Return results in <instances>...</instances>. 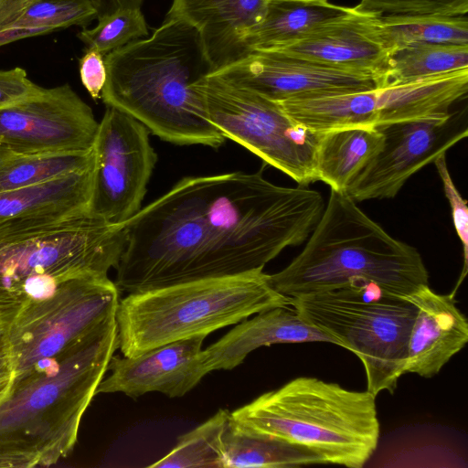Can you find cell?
Wrapping results in <instances>:
<instances>
[{"label": "cell", "mask_w": 468, "mask_h": 468, "mask_svg": "<svg viewBox=\"0 0 468 468\" xmlns=\"http://www.w3.org/2000/svg\"><path fill=\"white\" fill-rule=\"evenodd\" d=\"M148 35L141 8L120 9L101 19L92 28H83L77 34L86 49H95L102 56Z\"/></svg>", "instance_id": "30"}, {"label": "cell", "mask_w": 468, "mask_h": 468, "mask_svg": "<svg viewBox=\"0 0 468 468\" xmlns=\"http://www.w3.org/2000/svg\"><path fill=\"white\" fill-rule=\"evenodd\" d=\"M204 336L171 342L134 356L111 358L96 395L121 392L136 399L149 392L183 397L207 374L201 359Z\"/></svg>", "instance_id": "16"}, {"label": "cell", "mask_w": 468, "mask_h": 468, "mask_svg": "<svg viewBox=\"0 0 468 468\" xmlns=\"http://www.w3.org/2000/svg\"><path fill=\"white\" fill-rule=\"evenodd\" d=\"M467 91L468 68L377 88V127L447 117Z\"/></svg>", "instance_id": "20"}, {"label": "cell", "mask_w": 468, "mask_h": 468, "mask_svg": "<svg viewBox=\"0 0 468 468\" xmlns=\"http://www.w3.org/2000/svg\"><path fill=\"white\" fill-rule=\"evenodd\" d=\"M14 379V368L9 352L0 356V402L5 398Z\"/></svg>", "instance_id": "36"}, {"label": "cell", "mask_w": 468, "mask_h": 468, "mask_svg": "<svg viewBox=\"0 0 468 468\" xmlns=\"http://www.w3.org/2000/svg\"><path fill=\"white\" fill-rule=\"evenodd\" d=\"M359 11L384 16H455L468 12V0H360Z\"/></svg>", "instance_id": "31"}, {"label": "cell", "mask_w": 468, "mask_h": 468, "mask_svg": "<svg viewBox=\"0 0 468 468\" xmlns=\"http://www.w3.org/2000/svg\"><path fill=\"white\" fill-rule=\"evenodd\" d=\"M196 183L206 250L222 276L263 270L304 242L325 207L319 192L274 185L261 171L196 176Z\"/></svg>", "instance_id": "3"}, {"label": "cell", "mask_w": 468, "mask_h": 468, "mask_svg": "<svg viewBox=\"0 0 468 468\" xmlns=\"http://www.w3.org/2000/svg\"><path fill=\"white\" fill-rule=\"evenodd\" d=\"M437 172L441 179L443 191L452 211V223L455 231L460 239L463 255V270L460 277L458 284L463 281L468 265V207L467 201L463 199L457 190L452 176L450 175L446 154H441L433 161Z\"/></svg>", "instance_id": "32"}, {"label": "cell", "mask_w": 468, "mask_h": 468, "mask_svg": "<svg viewBox=\"0 0 468 468\" xmlns=\"http://www.w3.org/2000/svg\"><path fill=\"white\" fill-rule=\"evenodd\" d=\"M230 412L218 410L205 422L178 437L175 447L151 468H224L223 435Z\"/></svg>", "instance_id": "29"}, {"label": "cell", "mask_w": 468, "mask_h": 468, "mask_svg": "<svg viewBox=\"0 0 468 468\" xmlns=\"http://www.w3.org/2000/svg\"><path fill=\"white\" fill-rule=\"evenodd\" d=\"M120 290L108 276L85 275L20 312L8 326L14 378L51 359L114 318Z\"/></svg>", "instance_id": "10"}, {"label": "cell", "mask_w": 468, "mask_h": 468, "mask_svg": "<svg viewBox=\"0 0 468 468\" xmlns=\"http://www.w3.org/2000/svg\"><path fill=\"white\" fill-rule=\"evenodd\" d=\"M417 308L408 345L406 373L430 378L468 341V322L452 294H439L429 284L405 296Z\"/></svg>", "instance_id": "17"}, {"label": "cell", "mask_w": 468, "mask_h": 468, "mask_svg": "<svg viewBox=\"0 0 468 468\" xmlns=\"http://www.w3.org/2000/svg\"><path fill=\"white\" fill-rule=\"evenodd\" d=\"M97 19L90 0H0V31L24 29L36 36Z\"/></svg>", "instance_id": "25"}, {"label": "cell", "mask_w": 468, "mask_h": 468, "mask_svg": "<svg viewBox=\"0 0 468 468\" xmlns=\"http://www.w3.org/2000/svg\"><path fill=\"white\" fill-rule=\"evenodd\" d=\"M126 244L124 225L87 212L0 222V320L85 275L108 276Z\"/></svg>", "instance_id": "5"}, {"label": "cell", "mask_w": 468, "mask_h": 468, "mask_svg": "<svg viewBox=\"0 0 468 468\" xmlns=\"http://www.w3.org/2000/svg\"><path fill=\"white\" fill-rule=\"evenodd\" d=\"M36 37L32 31L24 29H11L0 31V47L17 41L19 39Z\"/></svg>", "instance_id": "37"}, {"label": "cell", "mask_w": 468, "mask_h": 468, "mask_svg": "<svg viewBox=\"0 0 468 468\" xmlns=\"http://www.w3.org/2000/svg\"><path fill=\"white\" fill-rule=\"evenodd\" d=\"M80 76L90 97L94 101L101 99L107 79L104 56L95 49H85L80 58Z\"/></svg>", "instance_id": "34"}, {"label": "cell", "mask_w": 468, "mask_h": 468, "mask_svg": "<svg viewBox=\"0 0 468 468\" xmlns=\"http://www.w3.org/2000/svg\"><path fill=\"white\" fill-rule=\"evenodd\" d=\"M107 79L101 99L176 144L218 148L226 138L209 121L195 83L212 72L200 35L166 16L145 38L104 56Z\"/></svg>", "instance_id": "1"}, {"label": "cell", "mask_w": 468, "mask_h": 468, "mask_svg": "<svg viewBox=\"0 0 468 468\" xmlns=\"http://www.w3.org/2000/svg\"><path fill=\"white\" fill-rule=\"evenodd\" d=\"M93 170L94 165L37 185L0 193V222L89 211Z\"/></svg>", "instance_id": "21"}, {"label": "cell", "mask_w": 468, "mask_h": 468, "mask_svg": "<svg viewBox=\"0 0 468 468\" xmlns=\"http://www.w3.org/2000/svg\"><path fill=\"white\" fill-rule=\"evenodd\" d=\"M224 468H281L322 463L306 449L243 430L231 421L223 435Z\"/></svg>", "instance_id": "24"}, {"label": "cell", "mask_w": 468, "mask_h": 468, "mask_svg": "<svg viewBox=\"0 0 468 468\" xmlns=\"http://www.w3.org/2000/svg\"><path fill=\"white\" fill-rule=\"evenodd\" d=\"M384 135L378 127H349L320 133L315 152L316 180L345 193L381 151Z\"/></svg>", "instance_id": "22"}, {"label": "cell", "mask_w": 468, "mask_h": 468, "mask_svg": "<svg viewBox=\"0 0 468 468\" xmlns=\"http://www.w3.org/2000/svg\"><path fill=\"white\" fill-rule=\"evenodd\" d=\"M378 128L384 145L346 192L356 202L394 197L410 177L468 135L453 113Z\"/></svg>", "instance_id": "13"}, {"label": "cell", "mask_w": 468, "mask_h": 468, "mask_svg": "<svg viewBox=\"0 0 468 468\" xmlns=\"http://www.w3.org/2000/svg\"><path fill=\"white\" fill-rule=\"evenodd\" d=\"M209 74L274 101L381 86L380 80L373 75L313 62L274 49L250 50Z\"/></svg>", "instance_id": "14"}, {"label": "cell", "mask_w": 468, "mask_h": 468, "mask_svg": "<svg viewBox=\"0 0 468 468\" xmlns=\"http://www.w3.org/2000/svg\"><path fill=\"white\" fill-rule=\"evenodd\" d=\"M352 9L328 0H268L263 18L245 35L243 46L247 52L280 47Z\"/></svg>", "instance_id": "23"}, {"label": "cell", "mask_w": 468, "mask_h": 468, "mask_svg": "<svg viewBox=\"0 0 468 468\" xmlns=\"http://www.w3.org/2000/svg\"><path fill=\"white\" fill-rule=\"evenodd\" d=\"M386 46L394 51L413 44L468 45L467 15L455 16H377Z\"/></svg>", "instance_id": "27"}, {"label": "cell", "mask_w": 468, "mask_h": 468, "mask_svg": "<svg viewBox=\"0 0 468 468\" xmlns=\"http://www.w3.org/2000/svg\"><path fill=\"white\" fill-rule=\"evenodd\" d=\"M310 342L341 346L338 340L305 322L291 306L275 307L238 323L219 340L202 349L201 359L208 374L235 368L250 353L261 346Z\"/></svg>", "instance_id": "18"}, {"label": "cell", "mask_w": 468, "mask_h": 468, "mask_svg": "<svg viewBox=\"0 0 468 468\" xmlns=\"http://www.w3.org/2000/svg\"><path fill=\"white\" fill-rule=\"evenodd\" d=\"M209 121L238 143L300 186L315 182L320 133L288 115L279 102L207 74L195 83Z\"/></svg>", "instance_id": "9"}, {"label": "cell", "mask_w": 468, "mask_h": 468, "mask_svg": "<svg viewBox=\"0 0 468 468\" xmlns=\"http://www.w3.org/2000/svg\"><path fill=\"white\" fill-rule=\"evenodd\" d=\"M9 324L0 320V356L9 352Z\"/></svg>", "instance_id": "38"}, {"label": "cell", "mask_w": 468, "mask_h": 468, "mask_svg": "<svg viewBox=\"0 0 468 468\" xmlns=\"http://www.w3.org/2000/svg\"><path fill=\"white\" fill-rule=\"evenodd\" d=\"M269 282L289 298L358 282L408 296L429 284V273L416 248L390 236L346 192L331 189L305 247Z\"/></svg>", "instance_id": "4"}, {"label": "cell", "mask_w": 468, "mask_h": 468, "mask_svg": "<svg viewBox=\"0 0 468 468\" xmlns=\"http://www.w3.org/2000/svg\"><path fill=\"white\" fill-rule=\"evenodd\" d=\"M93 165V147L41 154L0 152V193L37 185Z\"/></svg>", "instance_id": "26"}, {"label": "cell", "mask_w": 468, "mask_h": 468, "mask_svg": "<svg viewBox=\"0 0 468 468\" xmlns=\"http://www.w3.org/2000/svg\"><path fill=\"white\" fill-rule=\"evenodd\" d=\"M99 122L91 108L66 83L42 88L0 108V152L41 154L87 151Z\"/></svg>", "instance_id": "12"}, {"label": "cell", "mask_w": 468, "mask_h": 468, "mask_svg": "<svg viewBox=\"0 0 468 468\" xmlns=\"http://www.w3.org/2000/svg\"><path fill=\"white\" fill-rule=\"evenodd\" d=\"M238 427L308 450L322 464L361 468L380 435L376 396L299 377L230 412Z\"/></svg>", "instance_id": "6"}, {"label": "cell", "mask_w": 468, "mask_h": 468, "mask_svg": "<svg viewBox=\"0 0 468 468\" xmlns=\"http://www.w3.org/2000/svg\"><path fill=\"white\" fill-rule=\"evenodd\" d=\"M97 13V20L120 9L141 8L144 0H90Z\"/></svg>", "instance_id": "35"}, {"label": "cell", "mask_w": 468, "mask_h": 468, "mask_svg": "<svg viewBox=\"0 0 468 468\" xmlns=\"http://www.w3.org/2000/svg\"><path fill=\"white\" fill-rule=\"evenodd\" d=\"M118 348L112 318L60 355L14 378L0 402V467L50 466L67 457Z\"/></svg>", "instance_id": "2"}, {"label": "cell", "mask_w": 468, "mask_h": 468, "mask_svg": "<svg viewBox=\"0 0 468 468\" xmlns=\"http://www.w3.org/2000/svg\"><path fill=\"white\" fill-rule=\"evenodd\" d=\"M40 86L34 83L27 71L16 67L0 70V108L37 92Z\"/></svg>", "instance_id": "33"}, {"label": "cell", "mask_w": 468, "mask_h": 468, "mask_svg": "<svg viewBox=\"0 0 468 468\" xmlns=\"http://www.w3.org/2000/svg\"><path fill=\"white\" fill-rule=\"evenodd\" d=\"M377 15L355 6L298 38L270 48L313 62L367 73L384 85L391 50L377 25ZM262 50V49H261Z\"/></svg>", "instance_id": "15"}, {"label": "cell", "mask_w": 468, "mask_h": 468, "mask_svg": "<svg viewBox=\"0 0 468 468\" xmlns=\"http://www.w3.org/2000/svg\"><path fill=\"white\" fill-rule=\"evenodd\" d=\"M287 306L289 297L272 288L263 270L129 293L116 312L118 348L134 356Z\"/></svg>", "instance_id": "7"}, {"label": "cell", "mask_w": 468, "mask_h": 468, "mask_svg": "<svg viewBox=\"0 0 468 468\" xmlns=\"http://www.w3.org/2000/svg\"><path fill=\"white\" fill-rule=\"evenodd\" d=\"M305 322L338 340L361 360L367 390L393 393L405 374L416 306L370 282L289 298Z\"/></svg>", "instance_id": "8"}, {"label": "cell", "mask_w": 468, "mask_h": 468, "mask_svg": "<svg viewBox=\"0 0 468 468\" xmlns=\"http://www.w3.org/2000/svg\"><path fill=\"white\" fill-rule=\"evenodd\" d=\"M468 68V45L413 44L394 51L381 87Z\"/></svg>", "instance_id": "28"}, {"label": "cell", "mask_w": 468, "mask_h": 468, "mask_svg": "<svg viewBox=\"0 0 468 468\" xmlns=\"http://www.w3.org/2000/svg\"><path fill=\"white\" fill-rule=\"evenodd\" d=\"M304 1H327V0H304Z\"/></svg>", "instance_id": "39"}, {"label": "cell", "mask_w": 468, "mask_h": 468, "mask_svg": "<svg viewBox=\"0 0 468 468\" xmlns=\"http://www.w3.org/2000/svg\"><path fill=\"white\" fill-rule=\"evenodd\" d=\"M90 213L123 225L141 208L157 161L149 130L133 116L107 106L93 144Z\"/></svg>", "instance_id": "11"}, {"label": "cell", "mask_w": 468, "mask_h": 468, "mask_svg": "<svg viewBox=\"0 0 468 468\" xmlns=\"http://www.w3.org/2000/svg\"><path fill=\"white\" fill-rule=\"evenodd\" d=\"M268 0H173L168 16L198 31L212 72L247 53L245 35L264 16Z\"/></svg>", "instance_id": "19"}]
</instances>
